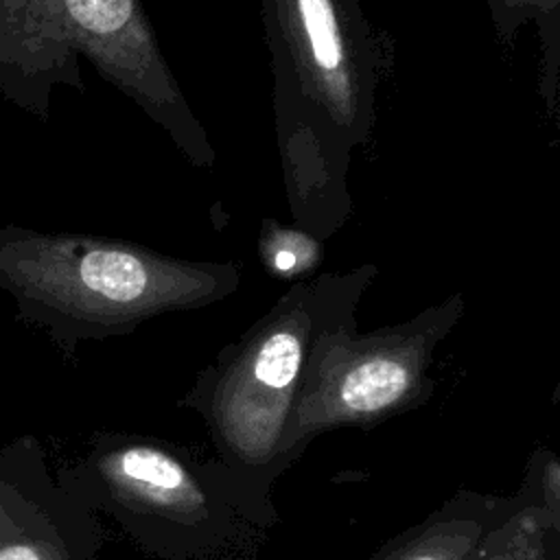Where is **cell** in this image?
Returning <instances> with one entry per match:
<instances>
[{"label":"cell","instance_id":"7c38bea8","mask_svg":"<svg viewBox=\"0 0 560 560\" xmlns=\"http://www.w3.org/2000/svg\"><path fill=\"white\" fill-rule=\"evenodd\" d=\"M258 256L273 276L313 273L322 262V241L300 228H287L273 219L258 234Z\"/></svg>","mask_w":560,"mask_h":560},{"label":"cell","instance_id":"52a82bcc","mask_svg":"<svg viewBox=\"0 0 560 560\" xmlns=\"http://www.w3.org/2000/svg\"><path fill=\"white\" fill-rule=\"evenodd\" d=\"M66 497L68 490L50 479L33 440L22 438L0 451V542L33 527Z\"/></svg>","mask_w":560,"mask_h":560},{"label":"cell","instance_id":"6da1fadb","mask_svg":"<svg viewBox=\"0 0 560 560\" xmlns=\"http://www.w3.org/2000/svg\"><path fill=\"white\" fill-rule=\"evenodd\" d=\"M291 221L317 241L352 217L350 168L372 140L394 42L359 0H258Z\"/></svg>","mask_w":560,"mask_h":560},{"label":"cell","instance_id":"9c48e42d","mask_svg":"<svg viewBox=\"0 0 560 560\" xmlns=\"http://www.w3.org/2000/svg\"><path fill=\"white\" fill-rule=\"evenodd\" d=\"M499 46L512 48L523 26L536 24L540 39V96L547 116H558L560 0H486Z\"/></svg>","mask_w":560,"mask_h":560},{"label":"cell","instance_id":"8fae6325","mask_svg":"<svg viewBox=\"0 0 560 560\" xmlns=\"http://www.w3.org/2000/svg\"><path fill=\"white\" fill-rule=\"evenodd\" d=\"M558 529L536 505L516 510L501 527L488 529L464 560H553L547 549V532Z\"/></svg>","mask_w":560,"mask_h":560},{"label":"cell","instance_id":"ba28073f","mask_svg":"<svg viewBox=\"0 0 560 560\" xmlns=\"http://www.w3.org/2000/svg\"><path fill=\"white\" fill-rule=\"evenodd\" d=\"M494 505L492 499L462 494L374 560H464L488 532Z\"/></svg>","mask_w":560,"mask_h":560},{"label":"cell","instance_id":"277c9868","mask_svg":"<svg viewBox=\"0 0 560 560\" xmlns=\"http://www.w3.org/2000/svg\"><path fill=\"white\" fill-rule=\"evenodd\" d=\"M372 262L295 280L273 306L199 374L184 405L197 409L219 453L241 472L280 470L311 343L354 287L374 282Z\"/></svg>","mask_w":560,"mask_h":560},{"label":"cell","instance_id":"3957f363","mask_svg":"<svg viewBox=\"0 0 560 560\" xmlns=\"http://www.w3.org/2000/svg\"><path fill=\"white\" fill-rule=\"evenodd\" d=\"M129 96L199 168L214 147L160 48L142 0H0V92L48 120L57 85L85 92L81 63Z\"/></svg>","mask_w":560,"mask_h":560},{"label":"cell","instance_id":"7a4b0ae2","mask_svg":"<svg viewBox=\"0 0 560 560\" xmlns=\"http://www.w3.org/2000/svg\"><path fill=\"white\" fill-rule=\"evenodd\" d=\"M241 280L236 262L175 258L125 238L0 228V289L18 317L44 328L68 357L81 341L221 302Z\"/></svg>","mask_w":560,"mask_h":560},{"label":"cell","instance_id":"30bf717a","mask_svg":"<svg viewBox=\"0 0 560 560\" xmlns=\"http://www.w3.org/2000/svg\"><path fill=\"white\" fill-rule=\"evenodd\" d=\"M90 518L77 497H68L26 532L0 542V560H83L92 538Z\"/></svg>","mask_w":560,"mask_h":560},{"label":"cell","instance_id":"8992f818","mask_svg":"<svg viewBox=\"0 0 560 560\" xmlns=\"http://www.w3.org/2000/svg\"><path fill=\"white\" fill-rule=\"evenodd\" d=\"M70 492L98 497L122 514L195 525L208 518L210 497L199 475L177 453L133 438H107L68 475Z\"/></svg>","mask_w":560,"mask_h":560},{"label":"cell","instance_id":"5b68a950","mask_svg":"<svg viewBox=\"0 0 560 560\" xmlns=\"http://www.w3.org/2000/svg\"><path fill=\"white\" fill-rule=\"evenodd\" d=\"M370 284L346 293L311 343L284 433V464L315 435L372 427L422 405L435 387L429 370L464 315V293L455 291L405 322L359 332L357 308Z\"/></svg>","mask_w":560,"mask_h":560}]
</instances>
